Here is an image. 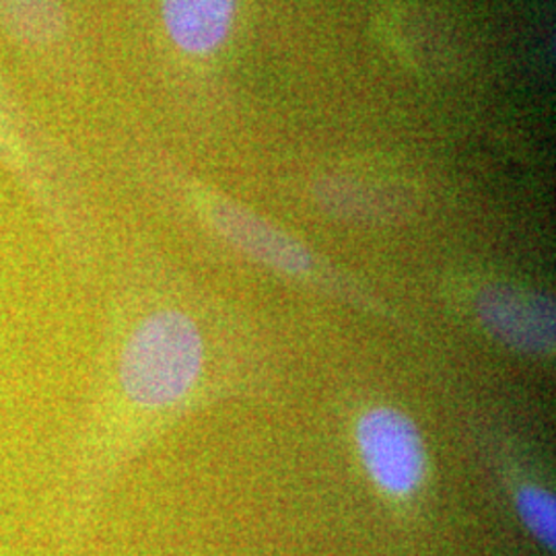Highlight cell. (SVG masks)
<instances>
[{"mask_svg":"<svg viewBox=\"0 0 556 556\" xmlns=\"http://www.w3.org/2000/svg\"><path fill=\"white\" fill-rule=\"evenodd\" d=\"M204 344L194 319L181 312H157L142 319L119 358L126 396L144 408L172 406L199 381Z\"/></svg>","mask_w":556,"mask_h":556,"instance_id":"obj_1","label":"cell"},{"mask_svg":"<svg viewBox=\"0 0 556 556\" xmlns=\"http://www.w3.org/2000/svg\"><path fill=\"white\" fill-rule=\"evenodd\" d=\"M361 459L378 484L392 497H408L425 477V447L415 422L394 408H374L358 420Z\"/></svg>","mask_w":556,"mask_h":556,"instance_id":"obj_2","label":"cell"},{"mask_svg":"<svg viewBox=\"0 0 556 556\" xmlns=\"http://www.w3.org/2000/svg\"><path fill=\"white\" fill-rule=\"evenodd\" d=\"M477 312L484 330L514 351L548 355L555 349V305L544 295L495 285L480 293Z\"/></svg>","mask_w":556,"mask_h":556,"instance_id":"obj_3","label":"cell"},{"mask_svg":"<svg viewBox=\"0 0 556 556\" xmlns=\"http://www.w3.org/2000/svg\"><path fill=\"white\" fill-rule=\"evenodd\" d=\"M211 215L225 238L270 268L289 275L312 268V256L299 241L238 204L217 202Z\"/></svg>","mask_w":556,"mask_h":556,"instance_id":"obj_4","label":"cell"},{"mask_svg":"<svg viewBox=\"0 0 556 556\" xmlns=\"http://www.w3.org/2000/svg\"><path fill=\"white\" fill-rule=\"evenodd\" d=\"M238 0H163V21L172 41L188 54L204 56L227 40Z\"/></svg>","mask_w":556,"mask_h":556,"instance_id":"obj_5","label":"cell"},{"mask_svg":"<svg viewBox=\"0 0 556 556\" xmlns=\"http://www.w3.org/2000/svg\"><path fill=\"white\" fill-rule=\"evenodd\" d=\"M0 25L27 43L54 41L64 29L59 0H0Z\"/></svg>","mask_w":556,"mask_h":556,"instance_id":"obj_6","label":"cell"},{"mask_svg":"<svg viewBox=\"0 0 556 556\" xmlns=\"http://www.w3.org/2000/svg\"><path fill=\"white\" fill-rule=\"evenodd\" d=\"M517 511L526 528L548 548H555L556 501L540 486H523L516 497Z\"/></svg>","mask_w":556,"mask_h":556,"instance_id":"obj_7","label":"cell"}]
</instances>
